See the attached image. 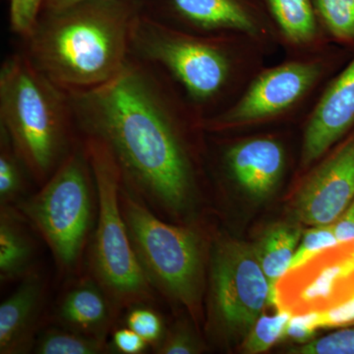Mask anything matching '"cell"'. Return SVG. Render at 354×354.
I'll use <instances>...</instances> for the list:
<instances>
[{
	"instance_id": "3",
	"label": "cell",
	"mask_w": 354,
	"mask_h": 354,
	"mask_svg": "<svg viewBox=\"0 0 354 354\" xmlns=\"http://www.w3.org/2000/svg\"><path fill=\"white\" fill-rule=\"evenodd\" d=\"M0 129L39 184L80 139L68 91L41 73L21 50L0 68Z\"/></svg>"
},
{
	"instance_id": "13",
	"label": "cell",
	"mask_w": 354,
	"mask_h": 354,
	"mask_svg": "<svg viewBox=\"0 0 354 354\" xmlns=\"http://www.w3.org/2000/svg\"><path fill=\"white\" fill-rule=\"evenodd\" d=\"M353 127L354 58L328 86L310 114L302 142V167L322 158Z\"/></svg>"
},
{
	"instance_id": "31",
	"label": "cell",
	"mask_w": 354,
	"mask_h": 354,
	"mask_svg": "<svg viewBox=\"0 0 354 354\" xmlns=\"http://www.w3.org/2000/svg\"><path fill=\"white\" fill-rule=\"evenodd\" d=\"M114 348L124 354H139L147 348V342L131 329L116 330L113 337Z\"/></svg>"
},
{
	"instance_id": "6",
	"label": "cell",
	"mask_w": 354,
	"mask_h": 354,
	"mask_svg": "<svg viewBox=\"0 0 354 354\" xmlns=\"http://www.w3.org/2000/svg\"><path fill=\"white\" fill-rule=\"evenodd\" d=\"M120 199L132 245L149 281L196 313L202 279V249L196 234L160 221L133 196L125 183Z\"/></svg>"
},
{
	"instance_id": "2",
	"label": "cell",
	"mask_w": 354,
	"mask_h": 354,
	"mask_svg": "<svg viewBox=\"0 0 354 354\" xmlns=\"http://www.w3.org/2000/svg\"><path fill=\"white\" fill-rule=\"evenodd\" d=\"M142 0H84L41 11L21 50L44 75L66 91L109 82L130 57L133 27Z\"/></svg>"
},
{
	"instance_id": "21",
	"label": "cell",
	"mask_w": 354,
	"mask_h": 354,
	"mask_svg": "<svg viewBox=\"0 0 354 354\" xmlns=\"http://www.w3.org/2000/svg\"><path fill=\"white\" fill-rule=\"evenodd\" d=\"M319 23L344 43L354 41V0H313Z\"/></svg>"
},
{
	"instance_id": "4",
	"label": "cell",
	"mask_w": 354,
	"mask_h": 354,
	"mask_svg": "<svg viewBox=\"0 0 354 354\" xmlns=\"http://www.w3.org/2000/svg\"><path fill=\"white\" fill-rule=\"evenodd\" d=\"M130 55L160 69L202 118L216 113L239 69L230 34L187 31L144 10L133 27Z\"/></svg>"
},
{
	"instance_id": "12",
	"label": "cell",
	"mask_w": 354,
	"mask_h": 354,
	"mask_svg": "<svg viewBox=\"0 0 354 354\" xmlns=\"http://www.w3.org/2000/svg\"><path fill=\"white\" fill-rule=\"evenodd\" d=\"M156 19L201 34H239L259 39L262 20L246 0H142Z\"/></svg>"
},
{
	"instance_id": "17",
	"label": "cell",
	"mask_w": 354,
	"mask_h": 354,
	"mask_svg": "<svg viewBox=\"0 0 354 354\" xmlns=\"http://www.w3.org/2000/svg\"><path fill=\"white\" fill-rule=\"evenodd\" d=\"M279 31L288 43L310 48L320 39V28L313 0H266Z\"/></svg>"
},
{
	"instance_id": "33",
	"label": "cell",
	"mask_w": 354,
	"mask_h": 354,
	"mask_svg": "<svg viewBox=\"0 0 354 354\" xmlns=\"http://www.w3.org/2000/svg\"><path fill=\"white\" fill-rule=\"evenodd\" d=\"M84 0H44L41 11H55Z\"/></svg>"
},
{
	"instance_id": "25",
	"label": "cell",
	"mask_w": 354,
	"mask_h": 354,
	"mask_svg": "<svg viewBox=\"0 0 354 354\" xmlns=\"http://www.w3.org/2000/svg\"><path fill=\"white\" fill-rule=\"evenodd\" d=\"M339 243L335 235L334 225H313L302 234L290 268L313 256L314 254Z\"/></svg>"
},
{
	"instance_id": "23",
	"label": "cell",
	"mask_w": 354,
	"mask_h": 354,
	"mask_svg": "<svg viewBox=\"0 0 354 354\" xmlns=\"http://www.w3.org/2000/svg\"><path fill=\"white\" fill-rule=\"evenodd\" d=\"M292 314L286 310H279L274 315L262 314L249 330L244 351L247 353H265L276 342L286 337V329Z\"/></svg>"
},
{
	"instance_id": "26",
	"label": "cell",
	"mask_w": 354,
	"mask_h": 354,
	"mask_svg": "<svg viewBox=\"0 0 354 354\" xmlns=\"http://www.w3.org/2000/svg\"><path fill=\"white\" fill-rule=\"evenodd\" d=\"M44 0H9V26L19 39L25 38L38 20Z\"/></svg>"
},
{
	"instance_id": "32",
	"label": "cell",
	"mask_w": 354,
	"mask_h": 354,
	"mask_svg": "<svg viewBox=\"0 0 354 354\" xmlns=\"http://www.w3.org/2000/svg\"><path fill=\"white\" fill-rule=\"evenodd\" d=\"M333 225L337 241H354V199Z\"/></svg>"
},
{
	"instance_id": "11",
	"label": "cell",
	"mask_w": 354,
	"mask_h": 354,
	"mask_svg": "<svg viewBox=\"0 0 354 354\" xmlns=\"http://www.w3.org/2000/svg\"><path fill=\"white\" fill-rule=\"evenodd\" d=\"M353 199L354 134L305 179L295 197V216L305 225H333Z\"/></svg>"
},
{
	"instance_id": "30",
	"label": "cell",
	"mask_w": 354,
	"mask_h": 354,
	"mask_svg": "<svg viewBox=\"0 0 354 354\" xmlns=\"http://www.w3.org/2000/svg\"><path fill=\"white\" fill-rule=\"evenodd\" d=\"M318 329V312L293 315L286 327V337L304 344L309 341Z\"/></svg>"
},
{
	"instance_id": "5",
	"label": "cell",
	"mask_w": 354,
	"mask_h": 354,
	"mask_svg": "<svg viewBox=\"0 0 354 354\" xmlns=\"http://www.w3.org/2000/svg\"><path fill=\"white\" fill-rule=\"evenodd\" d=\"M80 137L92 169L99 204L93 271L111 301L118 307L144 304L152 298V283L140 264L123 216L122 174L108 147L99 140Z\"/></svg>"
},
{
	"instance_id": "9",
	"label": "cell",
	"mask_w": 354,
	"mask_h": 354,
	"mask_svg": "<svg viewBox=\"0 0 354 354\" xmlns=\"http://www.w3.org/2000/svg\"><path fill=\"white\" fill-rule=\"evenodd\" d=\"M212 274L216 315L228 330H250L266 305L272 304L271 286L255 247L221 241L214 253Z\"/></svg>"
},
{
	"instance_id": "27",
	"label": "cell",
	"mask_w": 354,
	"mask_h": 354,
	"mask_svg": "<svg viewBox=\"0 0 354 354\" xmlns=\"http://www.w3.org/2000/svg\"><path fill=\"white\" fill-rule=\"evenodd\" d=\"M127 326L147 344H157L162 335V322L157 313L147 308H136L127 317Z\"/></svg>"
},
{
	"instance_id": "28",
	"label": "cell",
	"mask_w": 354,
	"mask_h": 354,
	"mask_svg": "<svg viewBox=\"0 0 354 354\" xmlns=\"http://www.w3.org/2000/svg\"><path fill=\"white\" fill-rule=\"evenodd\" d=\"M160 354H193L200 353L199 342L189 330L177 327L160 342L158 348Z\"/></svg>"
},
{
	"instance_id": "14",
	"label": "cell",
	"mask_w": 354,
	"mask_h": 354,
	"mask_svg": "<svg viewBox=\"0 0 354 354\" xmlns=\"http://www.w3.org/2000/svg\"><path fill=\"white\" fill-rule=\"evenodd\" d=\"M225 165L235 183L255 198L276 189L286 167V152L278 140L254 137L237 142L225 153Z\"/></svg>"
},
{
	"instance_id": "18",
	"label": "cell",
	"mask_w": 354,
	"mask_h": 354,
	"mask_svg": "<svg viewBox=\"0 0 354 354\" xmlns=\"http://www.w3.org/2000/svg\"><path fill=\"white\" fill-rule=\"evenodd\" d=\"M302 236L298 225H278L270 228L255 247L258 259L271 286L272 304L279 279L288 271Z\"/></svg>"
},
{
	"instance_id": "29",
	"label": "cell",
	"mask_w": 354,
	"mask_h": 354,
	"mask_svg": "<svg viewBox=\"0 0 354 354\" xmlns=\"http://www.w3.org/2000/svg\"><path fill=\"white\" fill-rule=\"evenodd\" d=\"M319 329L354 326V295L342 304L326 311L318 312Z\"/></svg>"
},
{
	"instance_id": "10",
	"label": "cell",
	"mask_w": 354,
	"mask_h": 354,
	"mask_svg": "<svg viewBox=\"0 0 354 354\" xmlns=\"http://www.w3.org/2000/svg\"><path fill=\"white\" fill-rule=\"evenodd\" d=\"M354 295V241L339 242L291 267L274 288V306L293 315L322 312Z\"/></svg>"
},
{
	"instance_id": "8",
	"label": "cell",
	"mask_w": 354,
	"mask_h": 354,
	"mask_svg": "<svg viewBox=\"0 0 354 354\" xmlns=\"http://www.w3.org/2000/svg\"><path fill=\"white\" fill-rule=\"evenodd\" d=\"M320 58L292 60L266 69L227 108L203 118V130L225 132L268 122L292 111L322 80Z\"/></svg>"
},
{
	"instance_id": "22",
	"label": "cell",
	"mask_w": 354,
	"mask_h": 354,
	"mask_svg": "<svg viewBox=\"0 0 354 354\" xmlns=\"http://www.w3.org/2000/svg\"><path fill=\"white\" fill-rule=\"evenodd\" d=\"M25 172H28V169L24 162L16 153L6 133L0 129V200L2 205L12 201L22 192Z\"/></svg>"
},
{
	"instance_id": "24",
	"label": "cell",
	"mask_w": 354,
	"mask_h": 354,
	"mask_svg": "<svg viewBox=\"0 0 354 354\" xmlns=\"http://www.w3.org/2000/svg\"><path fill=\"white\" fill-rule=\"evenodd\" d=\"M293 354H354V328L344 329L326 335L304 346L290 348Z\"/></svg>"
},
{
	"instance_id": "15",
	"label": "cell",
	"mask_w": 354,
	"mask_h": 354,
	"mask_svg": "<svg viewBox=\"0 0 354 354\" xmlns=\"http://www.w3.org/2000/svg\"><path fill=\"white\" fill-rule=\"evenodd\" d=\"M43 290L41 279L32 274L0 305V353H22L29 348Z\"/></svg>"
},
{
	"instance_id": "7",
	"label": "cell",
	"mask_w": 354,
	"mask_h": 354,
	"mask_svg": "<svg viewBox=\"0 0 354 354\" xmlns=\"http://www.w3.org/2000/svg\"><path fill=\"white\" fill-rule=\"evenodd\" d=\"M92 169L82 139L22 211L44 237L58 264L76 266L92 218Z\"/></svg>"
},
{
	"instance_id": "1",
	"label": "cell",
	"mask_w": 354,
	"mask_h": 354,
	"mask_svg": "<svg viewBox=\"0 0 354 354\" xmlns=\"http://www.w3.org/2000/svg\"><path fill=\"white\" fill-rule=\"evenodd\" d=\"M68 94L79 134L108 147L130 189L185 209L195 178L189 133L203 118L160 69L130 55L109 82Z\"/></svg>"
},
{
	"instance_id": "20",
	"label": "cell",
	"mask_w": 354,
	"mask_h": 354,
	"mask_svg": "<svg viewBox=\"0 0 354 354\" xmlns=\"http://www.w3.org/2000/svg\"><path fill=\"white\" fill-rule=\"evenodd\" d=\"M106 349L104 337H93L76 330H50L37 342L39 354H97Z\"/></svg>"
},
{
	"instance_id": "16",
	"label": "cell",
	"mask_w": 354,
	"mask_h": 354,
	"mask_svg": "<svg viewBox=\"0 0 354 354\" xmlns=\"http://www.w3.org/2000/svg\"><path fill=\"white\" fill-rule=\"evenodd\" d=\"M109 300L101 286L84 281L65 295L60 305V318L71 330L104 337L111 321Z\"/></svg>"
},
{
	"instance_id": "19",
	"label": "cell",
	"mask_w": 354,
	"mask_h": 354,
	"mask_svg": "<svg viewBox=\"0 0 354 354\" xmlns=\"http://www.w3.org/2000/svg\"><path fill=\"white\" fill-rule=\"evenodd\" d=\"M34 248L24 228L12 212L2 207L0 216V278L11 281L26 274Z\"/></svg>"
}]
</instances>
